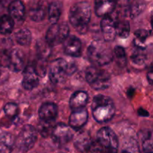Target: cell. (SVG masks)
I'll use <instances>...</instances> for the list:
<instances>
[{"mask_svg":"<svg viewBox=\"0 0 153 153\" xmlns=\"http://www.w3.org/2000/svg\"><path fill=\"white\" fill-rule=\"evenodd\" d=\"M61 13V6L58 3L53 2L49 6L48 8V16L49 19L52 24L56 23L59 19Z\"/></svg>","mask_w":153,"mask_h":153,"instance_id":"27","label":"cell"},{"mask_svg":"<svg viewBox=\"0 0 153 153\" xmlns=\"http://www.w3.org/2000/svg\"><path fill=\"white\" fill-rule=\"evenodd\" d=\"M88 120V113L86 109H79L73 111L69 119V124L73 129L79 130L87 123Z\"/></svg>","mask_w":153,"mask_h":153,"instance_id":"13","label":"cell"},{"mask_svg":"<svg viewBox=\"0 0 153 153\" xmlns=\"http://www.w3.org/2000/svg\"><path fill=\"white\" fill-rule=\"evenodd\" d=\"M4 111L7 117H8L9 119L14 120L17 117L19 108H18V106L16 104L13 102H9L4 105Z\"/></svg>","mask_w":153,"mask_h":153,"instance_id":"32","label":"cell"},{"mask_svg":"<svg viewBox=\"0 0 153 153\" xmlns=\"http://www.w3.org/2000/svg\"><path fill=\"white\" fill-rule=\"evenodd\" d=\"M88 55L90 61L97 66L108 64L113 60V52L102 40H94L88 49Z\"/></svg>","mask_w":153,"mask_h":153,"instance_id":"3","label":"cell"},{"mask_svg":"<svg viewBox=\"0 0 153 153\" xmlns=\"http://www.w3.org/2000/svg\"><path fill=\"white\" fill-rule=\"evenodd\" d=\"M145 7V4L143 2H140V1H137V2H134L132 4L131 7H130V16L131 17H136L137 16H138L140 13L143 10Z\"/></svg>","mask_w":153,"mask_h":153,"instance_id":"33","label":"cell"},{"mask_svg":"<svg viewBox=\"0 0 153 153\" xmlns=\"http://www.w3.org/2000/svg\"><path fill=\"white\" fill-rule=\"evenodd\" d=\"M151 23H152V28H153V13H152V18H151Z\"/></svg>","mask_w":153,"mask_h":153,"instance_id":"37","label":"cell"},{"mask_svg":"<svg viewBox=\"0 0 153 153\" xmlns=\"http://www.w3.org/2000/svg\"><path fill=\"white\" fill-rule=\"evenodd\" d=\"M85 77L91 88L97 91L107 89L111 84L109 73L97 67H89L86 71Z\"/></svg>","mask_w":153,"mask_h":153,"instance_id":"5","label":"cell"},{"mask_svg":"<svg viewBox=\"0 0 153 153\" xmlns=\"http://www.w3.org/2000/svg\"><path fill=\"white\" fill-rule=\"evenodd\" d=\"M70 28L67 24L64 22L61 23H53L46 31V40L49 46H55L64 42L69 37Z\"/></svg>","mask_w":153,"mask_h":153,"instance_id":"7","label":"cell"},{"mask_svg":"<svg viewBox=\"0 0 153 153\" xmlns=\"http://www.w3.org/2000/svg\"><path fill=\"white\" fill-rule=\"evenodd\" d=\"M46 7L43 4H37L34 5L29 10V16L34 22H40L46 16Z\"/></svg>","mask_w":153,"mask_h":153,"instance_id":"22","label":"cell"},{"mask_svg":"<svg viewBox=\"0 0 153 153\" xmlns=\"http://www.w3.org/2000/svg\"><path fill=\"white\" fill-rule=\"evenodd\" d=\"M86 153H106L105 149H103V147L102 146V145L97 141L94 142L93 141L91 143V146L88 147V149H87V151L85 152Z\"/></svg>","mask_w":153,"mask_h":153,"instance_id":"34","label":"cell"},{"mask_svg":"<svg viewBox=\"0 0 153 153\" xmlns=\"http://www.w3.org/2000/svg\"><path fill=\"white\" fill-rule=\"evenodd\" d=\"M113 56L114 58L116 63L118 64V66L123 67L126 65L127 59L126 55V51L124 48H123L122 46H115L114 49Z\"/></svg>","mask_w":153,"mask_h":153,"instance_id":"26","label":"cell"},{"mask_svg":"<svg viewBox=\"0 0 153 153\" xmlns=\"http://www.w3.org/2000/svg\"><path fill=\"white\" fill-rule=\"evenodd\" d=\"M118 16L114 12L103 16L101 20V29L105 41H112L117 35V22Z\"/></svg>","mask_w":153,"mask_h":153,"instance_id":"10","label":"cell"},{"mask_svg":"<svg viewBox=\"0 0 153 153\" xmlns=\"http://www.w3.org/2000/svg\"><path fill=\"white\" fill-rule=\"evenodd\" d=\"M64 50L67 55L79 57L82 54V42L76 36H69L64 42Z\"/></svg>","mask_w":153,"mask_h":153,"instance_id":"14","label":"cell"},{"mask_svg":"<svg viewBox=\"0 0 153 153\" xmlns=\"http://www.w3.org/2000/svg\"><path fill=\"white\" fill-rule=\"evenodd\" d=\"M2 64L13 72H19L23 69L25 56L20 49H13L5 51L2 55Z\"/></svg>","mask_w":153,"mask_h":153,"instance_id":"9","label":"cell"},{"mask_svg":"<svg viewBox=\"0 0 153 153\" xmlns=\"http://www.w3.org/2000/svg\"><path fill=\"white\" fill-rule=\"evenodd\" d=\"M122 153H140L137 140L134 137H130L123 142Z\"/></svg>","mask_w":153,"mask_h":153,"instance_id":"29","label":"cell"},{"mask_svg":"<svg viewBox=\"0 0 153 153\" xmlns=\"http://www.w3.org/2000/svg\"><path fill=\"white\" fill-rule=\"evenodd\" d=\"M130 33L129 22L125 19H117V34L122 38H126Z\"/></svg>","mask_w":153,"mask_h":153,"instance_id":"28","label":"cell"},{"mask_svg":"<svg viewBox=\"0 0 153 153\" xmlns=\"http://www.w3.org/2000/svg\"><path fill=\"white\" fill-rule=\"evenodd\" d=\"M144 153H146V152H144Z\"/></svg>","mask_w":153,"mask_h":153,"instance_id":"38","label":"cell"},{"mask_svg":"<svg viewBox=\"0 0 153 153\" xmlns=\"http://www.w3.org/2000/svg\"><path fill=\"white\" fill-rule=\"evenodd\" d=\"M9 15L13 19L20 21L23 19L25 14V7L20 0H13L8 6Z\"/></svg>","mask_w":153,"mask_h":153,"instance_id":"18","label":"cell"},{"mask_svg":"<svg viewBox=\"0 0 153 153\" xmlns=\"http://www.w3.org/2000/svg\"><path fill=\"white\" fill-rule=\"evenodd\" d=\"M15 39L21 46H28L31 42V34L27 28H22L15 34Z\"/></svg>","mask_w":153,"mask_h":153,"instance_id":"23","label":"cell"},{"mask_svg":"<svg viewBox=\"0 0 153 153\" xmlns=\"http://www.w3.org/2000/svg\"><path fill=\"white\" fill-rule=\"evenodd\" d=\"M52 123L53 122L52 121H40L38 124V127H37L39 133L44 137L52 135V131L55 127V126Z\"/></svg>","mask_w":153,"mask_h":153,"instance_id":"31","label":"cell"},{"mask_svg":"<svg viewBox=\"0 0 153 153\" xmlns=\"http://www.w3.org/2000/svg\"><path fill=\"white\" fill-rule=\"evenodd\" d=\"M141 141L143 152L153 153V130H149L143 132L141 137Z\"/></svg>","mask_w":153,"mask_h":153,"instance_id":"24","label":"cell"},{"mask_svg":"<svg viewBox=\"0 0 153 153\" xmlns=\"http://www.w3.org/2000/svg\"><path fill=\"white\" fill-rule=\"evenodd\" d=\"M14 21L10 15H3L0 17V34L3 35L10 34L13 31Z\"/></svg>","mask_w":153,"mask_h":153,"instance_id":"21","label":"cell"},{"mask_svg":"<svg viewBox=\"0 0 153 153\" xmlns=\"http://www.w3.org/2000/svg\"><path fill=\"white\" fill-rule=\"evenodd\" d=\"M37 138V130L30 125L23 126L15 140V146L18 150L27 152L35 144Z\"/></svg>","mask_w":153,"mask_h":153,"instance_id":"6","label":"cell"},{"mask_svg":"<svg viewBox=\"0 0 153 153\" xmlns=\"http://www.w3.org/2000/svg\"><path fill=\"white\" fill-rule=\"evenodd\" d=\"M118 0H95L96 14L100 17L114 11Z\"/></svg>","mask_w":153,"mask_h":153,"instance_id":"15","label":"cell"},{"mask_svg":"<svg viewBox=\"0 0 153 153\" xmlns=\"http://www.w3.org/2000/svg\"><path fill=\"white\" fill-rule=\"evenodd\" d=\"M51 136L55 143L58 145H64L73 139V132L70 126L64 123H59L55 126Z\"/></svg>","mask_w":153,"mask_h":153,"instance_id":"11","label":"cell"},{"mask_svg":"<svg viewBox=\"0 0 153 153\" xmlns=\"http://www.w3.org/2000/svg\"><path fill=\"white\" fill-rule=\"evenodd\" d=\"M147 79L150 84L153 85V61L149 66V68L147 72Z\"/></svg>","mask_w":153,"mask_h":153,"instance_id":"35","label":"cell"},{"mask_svg":"<svg viewBox=\"0 0 153 153\" xmlns=\"http://www.w3.org/2000/svg\"><path fill=\"white\" fill-rule=\"evenodd\" d=\"M97 140L106 153H117L119 141L117 134L111 128L103 127L97 133Z\"/></svg>","mask_w":153,"mask_h":153,"instance_id":"8","label":"cell"},{"mask_svg":"<svg viewBox=\"0 0 153 153\" xmlns=\"http://www.w3.org/2000/svg\"><path fill=\"white\" fill-rule=\"evenodd\" d=\"M91 16V9L89 3L80 1L70 8L69 19L75 29L80 34H85Z\"/></svg>","mask_w":153,"mask_h":153,"instance_id":"1","label":"cell"},{"mask_svg":"<svg viewBox=\"0 0 153 153\" xmlns=\"http://www.w3.org/2000/svg\"><path fill=\"white\" fill-rule=\"evenodd\" d=\"M15 145L13 135L8 132L0 134V153H10Z\"/></svg>","mask_w":153,"mask_h":153,"instance_id":"19","label":"cell"},{"mask_svg":"<svg viewBox=\"0 0 153 153\" xmlns=\"http://www.w3.org/2000/svg\"><path fill=\"white\" fill-rule=\"evenodd\" d=\"M92 142L93 141L91 140L88 133L85 132V131H81L76 136L74 144L78 150H79L80 152H86Z\"/></svg>","mask_w":153,"mask_h":153,"instance_id":"20","label":"cell"},{"mask_svg":"<svg viewBox=\"0 0 153 153\" xmlns=\"http://www.w3.org/2000/svg\"><path fill=\"white\" fill-rule=\"evenodd\" d=\"M88 101V95L85 91H77L70 97V106L73 111L85 108Z\"/></svg>","mask_w":153,"mask_h":153,"instance_id":"17","label":"cell"},{"mask_svg":"<svg viewBox=\"0 0 153 153\" xmlns=\"http://www.w3.org/2000/svg\"><path fill=\"white\" fill-rule=\"evenodd\" d=\"M92 114L98 123H106L113 118L115 113V106L110 97L104 95H97L92 102Z\"/></svg>","mask_w":153,"mask_h":153,"instance_id":"2","label":"cell"},{"mask_svg":"<svg viewBox=\"0 0 153 153\" xmlns=\"http://www.w3.org/2000/svg\"><path fill=\"white\" fill-rule=\"evenodd\" d=\"M131 60L137 65H143L146 61V55L144 49L136 47L131 55Z\"/></svg>","mask_w":153,"mask_h":153,"instance_id":"30","label":"cell"},{"mask_svg":"<svg viewBox=\"0 0 153 153\" xmlns=\"http://www.w3.org/2000/svg\"><path fill=\"white\" fill-rule=\"evenodd\" d=\"M135 39H134V44L136 47L144 49L146 48V40L150 35V32L145 29H138L134 33Z\"/></svg>","mask_w":153,"mask_h":153,"instance_id":"25","label":"cell"},{"mask_svg":"<svg viewBox=\"0 0 153 153\" xmlns=\"http://www.w3.org/2000/svg\"><path fill=\"white\" fill-rule=\"evenodd\" d=\"M76 70L74 64L68 63L63 58H58L52 61L49 66V79L53 83H61L67 76L73 74Z\"/></svg>","mask_w":153,"mask_h":153,"instance_id":"4","label":"cell"},{"mask_svg":"<svg viewBox=\"0 0 153 153\" xmlns=\"http://www.w3.org/2000/svg\"><path fill=\"white\" fill-rule=\"evenodd\" d=\"M138 114L140 115H141V116H143V117L149 116V113H148V112L146 111H145L144 109H143V108L139 109V110H138Z\"/></svg>","mask_w":153,"mask_h":153,"instance_id":"36","label":"cell"},{"mask_svg":"<svg viewBox=\"0 0 153 153\" xmlns=\"http://www.w3.org/2000/svg\"><path fill=\"white\" fill-rule=\"evenodd\" d=\"M39 75L34 66H27L23 71L22 86L25 90L31 91L38 85Z\"/></svg>","mask_w":153,"mask_h":153,"instance_id":"12","label":"cell"},{"mask_svg":"<svg viewBox=\"0 0 153 153\" xmlns=\"http://www.w3.org/2000/svg\"><path fill=\"white\" fill-rule=\"evenodd\" d=\"M38 114L40 120L53 122L58 115V107L52 102H46L40 106Z\"/></svg>","mask_w":153,"mask_h":153,"instance_id":"16","label":"cell"}]
</instances>
